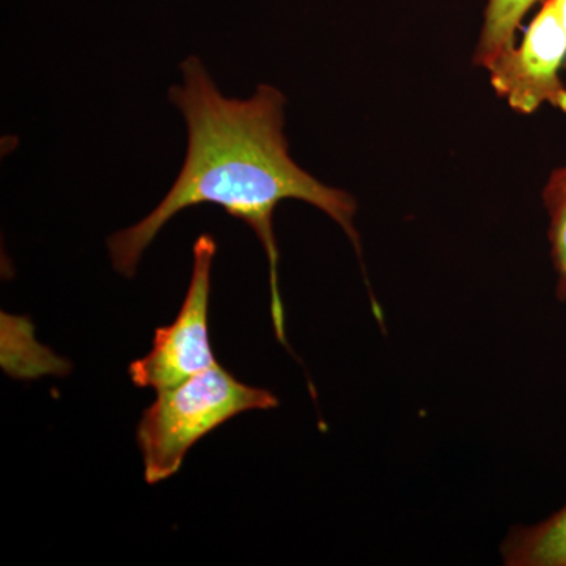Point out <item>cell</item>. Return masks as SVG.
Masks as SVG:
<instances>
[{
	"label": "cell",
	"mask_w": 566,
	"mask_h": 566,
	"mask_svg": "<svg viewBox=\"0 0 566 566\" xmlns=\"http://www.w3.org/2000/svg\"><path fill=\"white\" fill-rule=\"evenodd\" d=\"M182 84L169 99L188 129V150L180 174L161 203L142 221L109 237L112 266L132 279L142 255L178 212L216 205L255 233L270 263L271 316L275 337L289 348L285 308L279 290V249L274 212L283 200L318 208L352 241L363 262V241L354 227L357 202L352 193L331 188L305 172L285 136V95L260 84L249 99L227 98L196 55L181 63Z\"/></svg>",
	"instance_id": "cell-1"
},
{
	"label": "cell",
	"mask_w": 566,
	"mask_h": 566,
	"mask_svg": "<svg viewBox=\"0 0 566 566\" xmlns=\"http://www.w3.org/2000/svg\"><path fill=\"white\" fill-rule=\"evenodd\" d=\"M156 395L136 434L148 485L177 474L189 450L233 417L279 406L273 392L238 381L219 364Z\"/></svg>",
	"instance_id": "cell-2"
},
{
	"label": "cell",
	"mask_w": 566,
	"mask_h": 566,
	"mask_svg": "<svg viewBox=\"0 0 566 566\" xmlns=\"http://www.w3.org/2000/svg\"><path fill=\"white\" fill-rule=\"evenodd\" d=\"M216 251L218 245L211 234L197 238L191 282L180 312L170 326L156 329L150 352L129 365L134 386L159 392L218 365L210 340L211 271Z\"/></svg>",
	"instance_id": "cell-3"
},
{
	"label": "cell",
	"mask_w": 566,
	"mask_h": 566,
	"mask_svg": "<svg viewBox=\"0 0 566 566\" xmlns=\"http://www.w3.org/2000/svg\"><path fill=\"white\" fill-rule=\"evenodd\" d=\"M566 63V35L553 0H543L520 44H513L491 63V87L517 114L531 115L543 104L566 114V85L560 70Z\"/></svg>",
	"instance_id": "cell-4"
},
{
	"label": "cell",
	"mask_w": 566,
	"mask_h": 566,
	"mask_svg": "<svg viewBox=\"0 0 566 566\" xmlns=\"http://www.w3.org/2000/svg\"><path fill=\"white\" fill-rule=\"evenodd\" d=\"M506 566H566V504L532 526H516L501 546Z\"/></svg>",
	"instance_id": "cell-5"
},
{
	"label": "cell",
	"mask_w": 566,
	"mask_h": 566,
	"mask_svg": "<svg viewBox=\"0 0 566 566\" xmlns=\"http://www.w3.org/2000/svg\"><path fill=\"white\" fill-rule=\"evenodd\" d=\"M536 2L539 0H488L485 21L472 57L475 66L490 69L499 55L516 43L521 22Z\"/></svg>",
	"instance_id": "cell-6"
},
{
	"label": "cell",
	"mask_w": 566,
	"mask_h": 566,
	"mask_svg": "<svg viewBox=\"0 0 566 566\" xmlns=\"http://www.w3.org/2000/svg\"><path fill=\"white\" fill-rule=\"evenodd\" d=\"M543 203L547 211V240L551 262L556 271V296L566 303V166L558 167L547 178L543 189Z\"/></svg>",
	"instance_id": "cell-7"
},
{
	"label": "cell",
	"mask_w": 566,
	"mask_h": 566,
	"mask_svg": "<svg viewBox=\"0 0 566 566\" xmlns=\"http://www.w3.org/2000/svg\"><path fill=\"white\" fill-rule=\"evenodd\" d=\"M553 3L554 9H556L558 21H560L562 29H564L566 35V0H553Z\"/></svg>",
	"instance_id": "cell-8"
}]
</instances>
